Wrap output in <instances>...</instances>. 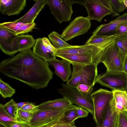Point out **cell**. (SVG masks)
Here are the masks:
<instances>
[{"instance_id":"1","label":"cell","mask_w":127,"mask_h":127,"mask_svg":"<svg viewBox=\"0 0 127 127\" xmlns=\"http://www.w3.org/2000/svg\"><path fill=\"white\" fill-rule=\"evenodd\" d=\"M0 71L37 89L47 87L53 74L48 62L36 56L30 49L2 61Z\"/></svg>"},{"instance_id":"2","label":"cell","mask_w":127,"mask_h":127,"mask_svg":"<svg viewBox=\"0 0 127 127\" xmlns=\"http://www.w3.org/2000/svg\"><path fill=\"white\" fill-rule=\"evenodd\" d=\"M83 5L87 10V17L90 20H95L101 22L105 16L111 15L119 16V13L113 8L109 0H86Z\"/></svg>"},{"instance_id":"3","label":"cell","mask_w":127,"mask_h":127,"mask_svg":"<svg viewBox=\"0 0 127 127\" xmlns=\"http://www.w3.org/2000/svg\"><path fill=\"white\" fill-rule=\"evenodd\" d=\"M58 92L63 97L69 100L73 104L83 108L88 111L93 116L94 114L93 103L90 95L79 91L76 88L70 87L63 83Z\"/></svg>"},{"instance_id":"4","label":"cell","mask_w":127,"mask_h":127,"mask_svg":"<svg viewBox=\"0 0 127 127\" xmlns=\"http://www.w3.org/2000/svg\"><path fill=\"white\" fill-rule=\"evenodd\" d=\"M115 35L110 39L102 43L82 45H72L64 48L56 49L55 56L62 54H97L107 50L115 42Z\"/></svg>"},{"instance_id":"5","label":"cell","mask_w":127,"mask_h":127,"mask_svg":"<svg viewBox=\"0 0 127 127\" xmlns=\"http://www.w3.org/2000/svg\"><path fill=\"white\" fill-rule=\"evenodd\" d=\"M108 88L112 91H127V74L124 72L109 71L98 75L95 83Z\"/></svg>"},{"instance_id":"6","label":"cell","mask_w":127,"mask_h":127,"mask_svg":"<svg viewBox=\"0 0 127 127\" xmlns=\"http://www.w3.org/2000/svg\"><path fill=\"white\" fill-rule=\"evenodd\" d=\"M90 95L94 107L93 119L97 127H100L104 111L113 98V93L112 91L101 88L92 93Z\"/></svg>"},{"instance_id":"7","label":"cell","mask_w":127,"mask_h":127,"mask_svg":"<svg viewBox=\"0 0 127 127\" xmlns=\"http://www.w3.org/2000/svg\"><path fill=\"white\" fill-rule=\"evenodd\" d=\"M74 3L82 4L81 2L70 0H47L51 13L60 24L71 19L73 13L72 5Z\"/></svg>"},{"instance_id":"8","label":"cell","mask_w":127,"mask_h":127,"mask_svg":"<svg viewBox=\"0 0 127 127\" xmlns=\"http://www.w3.org/2000/svg\"><path fill=\"white\" fill-rule=\"evenodd\" d=\"M126 56L115 42L109 48L100 61L106 68V71L124 72V63Z\"/></svg>"},{"instance_id":"9","label":"cell","mask_w":127,"mask_h":127,"mask_svg":"<svg viewBox=\"0 0 127 127\" xmlns=\"http://www.w3.org/2000/svg\"><path fill=\"white\" fill-rule=\"evenodd\" d=\"M91 23L86 17H76L72 21L63 31L61 36L65 41L87 32L90 29Z\"/></svg>"},{"instance_id":"10","label":"cell","mask_w":127,"mask_h":127,"mask_svg":"<svg viewBox=\"0 0 127 127\" xmlns=\"http://www.w3.org/2000/svg\"><path fill=\"white\" fill-rule=\"evenodd\" d=\"M71 107L65 109L40 110L33 114L32 119L29 126L30 127H41L60 120L63 116L65 112Z\"/></svg>"},{"instance_id":"11","label":"cell","mask_w":127,"mask_h":127,"mask_svg":"<svg viewBox=\"0 0 127 127\" xmlns=\"http://www.w3.org/2000/svg\"><path fill=\"white\" fill-rule=\"evenodd\" d=\"M108 50L97 54H62L57 55L55 56L65 59L71 64L82 65L95 64L97 65L100 63L101 60Z\"/></svg>"},{"instance_id":"12","label":"cell","mask_w":127,"mask_h":127,"mask_svg":"<svg viewBox=\"0 0 127 127\" xmlns=\"http://www.w3.org/2000/svg\"><path fill=\"white\" fill-rule=\"evenodd\" d=\"M127 21V12L118 16L109 23L98 26L92 35L98 36H111L115 35L117 29L122 23Z\"/></svg>"},{"instance_id":"13","label":"cell","mask_w":127,"mask_h":127,"mask_svg":"<svg viewBox=\"0 0 127 127\" xmlns=\"http://www.w3.org/2000/svg\"><path fill=\"white\" fill-rule=\"evenodd\" d=\"M15 34L0 24V49L5 54L12 56L15 53L13 38Z\"/></svg>"},{"instance_id":"14","label":"cell","mask_w":127,"mask_h":127,"mask_svg":"<svg viewBox=\"0 0 127 127\" xmlns=\"http://www.w3.org/2000/svg\"><path fill=\"white\" fill-rule=\"evenodd\" d=\"M26 0H0V10L2 14L8 16L18 15L26 5Z\"/></svg>"},{"instance_id":"15","label":"cell","mask_w":127,"mask_h":127,"mask_svg":"<svg viewBox=\"0 0 127 127\" xmlns=\"http://www.w3.org/2000/svg\"><path fill=\"white\" fill-rule=\"evenodd\" d=\"M54 67L55 73L64 82H67L71 75V63L63 59L59 60L55 58L48 62Z\"/></svg>"},{"instance_id":"16","label":"cell","mask_w":127,"mask_h":127,"mask_svg":"<svg viewBox=\"0 0 127 127\" xmlns=\"http://www.w3.org/2000/svg\"><path fill=\"white\" fill-rule=\"evenodd\" d=\"M118 116L113 98L104 111L100 127H116Z\"/></svg>"},{"instance_id":"17","label":"cell","mask_w":127,"mask_h":127,"mask_svg":"<svg viewBox=\"0 0 127 127\" xmlns=\"http://www.w3.org/2000/svg\"><path fill=\"white\" fill-rule=\"evenodd\" d=\"M13 48L15 54L18 52L30 49L36 41L32 35L22 34L15 36L13 38Z\"/></svg>"},{"instance_id":"18","label":"cell","mask_w":127,"mask_h":127,"mask_svg":"<svg viewBox=\"0 0 127 127\" xmlns=\"http://www.w3.org/2000/svg\"><path fill=\"white\" fill-rule=\"evenodd\" d=\"M35 1L36 2L26 13L14 21L25 24L34 22L35 19L39 13L47 3V0H37Z\"/></svg>"},{"instance_id":"19","label":"cell","mask_w":127,"mask_h":127,"mask_svg":"<svg viewBox=\"0 0 127 127\" xmlns=\"http://www.w3.org/2000/svg\"><path fill=\"white\" fill-rule=\"evenodd\" d=\"M81 75L83 84L94 86L98 76L97 65L95 64L81 65Z\"/></svg>"},{"instance_id":"20","label":"cell","mask_w":127,"mask_h":127,"mask_svg":"<svg viewBox=\"0 0 127 127\" xmlns=\"http://www.w3.org/2000/svg\"><path fill=\"white\" fill-rule=\"evenodd\" d=\"M0 24L14 33L16 35L31 32L36 25L34 22L25 24L14 21L4 22Z\"/></svg>"},{"instance_id":"21","label":"cell","mask_w":127,"mask_h":127,"mask_svg":"<svg viewBox=\"0 0 127 127\" xmlns=\"http://www.w3.org/2000/svg\"><path fill=\"white\" fill-rule=\"evenodd\" d=\"M73 104L66 98L63 97L43 102L38 105L40 110L49 109H65L71 107Z\"/></svg>"},{"instance_id":"22","label":"cell","mask_w":127,"mask_h":127,"mask_svg":"<svg viewBox=\"0 0 127 127\" xmlns=\"http://www.w3.org/2000/svg\"><path fill=\"white\" fill-rule=\"evenodd\" d=\"M35 40L32 51L35 55L46 62H49L56 58L54 55L50 53L47 50L43 43L42 38H38Z\"/></svg>"},{"instance_id":"23","label":"cell","mask_w":127,"mask_h":127,"mask_svg":"<svg viewBox=\"0 0 127 127\" xmlns=\"http://www.w3.org/2000/svg\"><path fill=\"white\" fill-rule=\"evenodd\" d=\"M116 110L127 112V93L125 91H112Z\"/></svg>"},{"instance_id":"24","label":"cell","mask_w":127,"mask_h":127,"mask_svg":"<svg viewBox=\"0 0 127 127\" xmlns=\"http://www.w3.org/2000/svg\"><path fill=\"white\" fill-rule=\"evenodd\" d=\"M73 67L71 77L67 82L68 86L76 88L79 85L83 84L81 75V65L72 64Z\"/></svg>"},{"instance_id":"25","label":"cell","mask_w":127,"mask_h":127,"mask_svg":"<svg viewBox=\"0 0 127 127\" xmlns=\"http://www.w3.org/2000/svg\"><path fill=\"white\" fill-rule=\"evenodd\" d=\"M48 37L52 44L56 49L64 48L71 46L64 41L61 37V34L55 31L48 35Z\"/></svg>"},{"instance_id":"26","label":"cell","mask_w":127,"mask_h":127,"mask_svg":"<svg viewBox=\"0 0 127 127\" xmlns=\"http://www.w3.org/2000/svg\"><path fill=\"white\" fill-rule=\"evenodd\" d=\"M33 114L18 109L15 119L19 123L25 124L29 126L32 119Z\"/></svg>"},{"instance_id":"27","label":"cell","mask_w":127,"mask_h":127,"mask_svg":"<svg viewBox=\"0 0 127 127\" xmlns=\"http://www.w3.org/2000/svg\"><path fill=\"white\" fill-rule=\"evenodd\" d=\"M16 93L15 89L12 87L8 83L0 79V93L4 98L12 97Z\"/></svg>"},{"instance_id":"28","label":"cell","mask_w":127,"mask_h":127,"mask_svg":"<svg viewBox=\"0 0 127 127\" xmlns=\"http://www.w3.org/2000/svg\"><path fill=\"white\" fill-rule=\"evenodd\" d=\"M77 106L73 104L69 110L65 112L62 118V120L64 123H71L76 120L75 119L77 116Z\"/></svg>"},{"instance_id":"29","label":"cell","mask_w":127,"mask_h":127,"mask_svg":"<svg viewBox=\"0 0 127 127\" xmlns=\"http://www.w3.org/2000/svg\"><path fill=\"white\" fill-rule=\"evenodd\" d=\"M115 43L125 56L127 55V36L116 35Z\"/></svg>"},{"instance_id":"30","label":"cell","mask_w":127,"mask_h":127,"mask_svg":"<svg viewBox=\"0 0 127 127\" xmlns=\"http://www.w3.org/2000/svg\"><path fill=\"white\" fill-rule=\"evenodd\" d=\"M0 121L19 123L7 112L1 103L0 104Z\"/></svg>"},{"instance_id":"31","label":"cell","mask_w":127,"mask_h":127,"mask_svg":"<svg viewBox=\"0 0 127 127\" xmlns=\"http://www.w3.org/2000/svg\"><path fill=\"white\" fill-rule=\"evenodd\" d=\"M114 35L111 36H98L92 35L88 40L85 44H94L102 43L110 39Z\"/></svg>"},{"instance_id":"32","label":"cell","mask_w":127,"mask_h":127,"mask_svg":"<svg viewBox=\"0 0 127 127\" xmlns=\"http://www.w3.org/2000/svg\"><path fill=\"white\" fill-rule=\"evenodd\" d=\"M16 103L13 99L3 105V106L7 112L12 116L15 118L17 110L18 109Z\"/></svg>"},{"instance_id":"33","label":"cell","mask_w":127,"mask_h":127,"mask_svg":"<svg viewBox=\"0 0 127 127\" xmlns=\"http://www.w3.org/2000/svg\"><path fill=\"white\" fill-rule=\"evenodd\" d=\"M116 127H127V112L124 111H118Z\"/></svg>"},{"instance_id":"34","label":"cell","mask_w":127,"mask_h":127,"mask_svg":"<svg viewBox=\"0 0 127 127\" xmlns=\"http://www.w3.org/2000/svg\"><path fill=\"white\" fill-rule=\"evenodd\" d=\"M41 127H77L75 126L74 122L71 123H64L62 121L61 119L60 120L55 121Z\"/></svg>"},{"instance_id":"35","label":"cell","mask_w":127,"mask_h":127,"mask_svg":"<svg viewBox=\"0 0 127 127\" xmlns=\"http://www.w3.org/2000/svg\"><path fill=\"white\" fill-rule=\"evenodd\" d=\"M113 9L117 12H122L127 8L123 0H109Z\"/></svg>"},{"instance_id":"36","label":"cell","mask_w":127,"mask_h":127,"mask_svg":"<svg viewBox=\"0 0 127 127\" xmlns=\"http://www.w3.org/2000/svg\"><path fill=\"white\" fill-rule=\"evenodd\" d=\"M19 109L33 114L36 113L40 110L38 105H36L32 103L26 104Z\"/></svg>"},{"instance_id":"37","label":"cell","mask_w":127,"mask_h":127,"mask_svg":"<svg viewBox=\"0 0 127 127\" xmlns=\"http://www.w3.org/2000/svg\"><path fill=\"white\" fill-rule=\"evenodd\" d=\"M93 86L83 84L78 85L76 88L81 92L90 95L93 90Z\"/></svg>"},{"instance_id":"38","label":"cell","mask_w":127,"mask_h":127,"mask_svg":"<svg viewBox=\"0 0 127 127\" xmlns=\"http://www.w3.org/2000/svg\"><path fill=\"white\" fill-rule=\"evenodd\" d=\"M115 35L127 36V21L122 22L119 25Z\"/></svg>"},{"instance_id":"39","label":"cell","mask_w":127,"mask_h":127,"mask_svg":"<svg viewBox=\"0 0 127 127\" xmlns=\"http://www.w3.org/2000/svg\"><path fill=\"white\" fill-rule=\"evenodd\" d=\"M42 40L43 44L48 51L55 55V52L56 49L51 43L49 40L47 38L44 37L42 38Z\"/></svg>"},{"instance_id":"40","label":"cell","mask_w":127,"mask_h":127,"mask_svg":"<svg viewBox=\"0 0 127 127\" xmlns=\"http://www.w3.org/2000/svg\"><path fill=\"white\" fill-rule=\"evenodd\" d=\"M77 116L75 120L79 118H84L87 117L89 112L86 109L78 106L76 107Z\"/></svg>"},{"instance_id":"41","label":"cell","mask_w":127,"mask_h":127,"mask_svg":"<svg viewBox=\"0 0 127 127\" xmlns=\"http://www.w3.org/2000/svg\"><path fill=\"white\" fill-rule=\"evenodd\" d=\"M8 127H30L28 125L25 124L17 123L10 122L9 123Z\"/></svg>"},{"instance_id":"42","label":"cell","mask_w":127,"mask_h":127,"mask_svg":"<svg viewBox=\"0 0 127 127\" xmlns=\"http://www.w3.org/2000/svg\"><path fill=\"white\" fill-rule=\"evenodd\" d=\"M29 103V101L20 102L19 103H16V105L18 109H20L22 107L26 104Z\"/></svg>"},{"instance_id":"43","label":"cell","mask_w":127,"mask_h":127,"mask_svg":"<svg viewBox=\"0 0 127 127\" xmlns=\"http://www.w3.org/2000/svg\"><path fill=\"white\" fill-rule=\"evenodd\" d=\"M124 72L127 74V55L126 56L124 63Z\"/></svg>"},{"instance_id":"44","label":"cell","mask_w":127,"mask_h":127,"mask_svg":"<svg viewBox=\"0 0 127 127\" xmlns=\"http://www.w3.org/2000/svg\"><path fill=\"white\" fill-rule=\"evenodd\" d=\"M124 4L127 8V0H123Z\"/></svg>"},{"instance_id":"45","label":"cell","mask_w":127,"mask_h":127,"mask_svg":"<svg viewBox=\"0 0 127 127\" xmlns=\"http://www.w3.org/2000/svg\"><path fill=\"white\" fill-rule=\"evenodd\" d=\"M0 127H4L3 126H2L1 125H0Z\"/></svg>"},{"instance_id":"46","label":"cell","mask_w":127,"mask_h":127,"mask_svg":"<svg viewBox=\"0 0 127 127\" xmlns=\"http://www.w3.org/2000/svg\"></svg>"},{"instance_id":"47","label":"cell","mask_w":127,"mask_h":127,"mask_svg":"<svg viewBox=\"0 0 127 127\" xmlns=\"http://www.w3.org/2000/svg\"></svg>"}]
</instances>
